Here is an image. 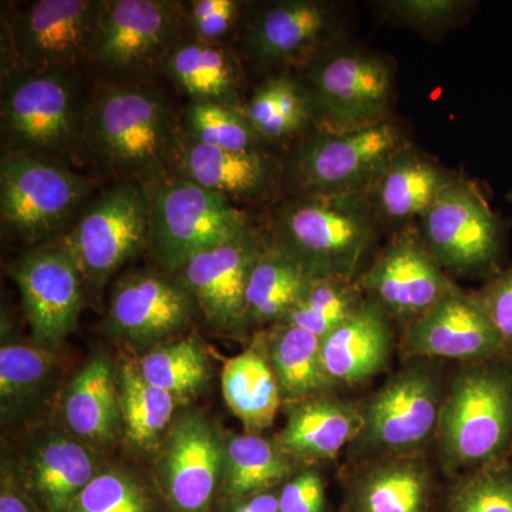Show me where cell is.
I'll return each instance as SVG.
<instances>
[{"label": "cell", "instance_id": "cell-46", "mask_svg": "<svg viewBox=\"0 0 512 512\" xmlns=\"http://www.w3.org/2000/svg\"><path fill=\"white\" fill-rule=\"evenodd\" d=\"M279 490L264 491L238 501L231 512H278Z\"/></svg>", "mask_w": 512, "mask_h": 512}, {"label": "cell", "instance_id": "cell-22", "mask_svg": "<svg viewBox=\"0 0 512 512\" xmlns=\"http://www.w3.org/2000/svg\"><path fill=\"white\" fill-rule=\"evenodd\" d=\"M171 174L235 204L271 194L282 180V167L264 150H222L192 140L181 131Z\"/></svg>", "mask_w": 512, "mask_h": 512}, {"label": "cell", "instance_id": "cell-12", "mask_svg": "<svg viewBox=\"0 0 512 512\" xmlns=\"http://www.w3.org/2000/svg\"><path fill=\"white\" fill-rule=\"evenodd\" d=\"M420 237L443 269L491 276L500 272L503 225L481 192L461 178L454 177L421 215Z\"/></svg>", "mask_w": 512, "mask_h": 512}, {"label": "cell", "instance_id": "cell-33", "mask_svg": "<svg viewBox=\"0 0 512 512\" xmlns=\"http://www.w3.org/2000/svg\"><path fill=\"white\" fill-rule=\"evenodd\" d=\"M309 279L301 266L269 244L249 278L245 326L281 323L298 303Z\"/></svg>", "mask_w": 512, "mask_h": 512}, {"label": "cell", "instance_id": "cell-47", "mask_svg": "<svg viewBox=\"0 0 512 512\" xmlns=\"http://www.w3.org/2000/svg\"><path fill=\"white\" fill-rule=\"evenodd\" d=\"M508 198H510V201L512 202V192L510 195H508Z\"/></svg>", "mask_w": 512, "mask_h": 512}, {"label": "cell", "instance_id": "cell-10", "mask_svg": "<svg viewBox=\"0 0 512 512\" xmlns=\"http://www.w3.org/2000/svg\"><path fill=\"white\" fill-rule=\"evenodd\" d=\"M305 66L313 117L326 130H350L387 120L393 72L382 56L328 47Z\"/></svg>", "mask_w": 512, "mask_h": 512}, {"label": "cell", "instance_id": "cell-4", "mask_svg": "<svg viewBox=\"0 0 512 512\" xmlns=\"http://www.w3.org/2000/svg\"><path fill=\"white\" fill-rule=\"evenodd\" d=\"M367 195L291 197L271 220V245L311 278L353 279L376 234Z\"/></svg>", "mask_w": 512, "mask_h": 512}, {"label": "cell", "instance_id": "cell-37", "mask_svg": "<svg viewBox=\"0 0 512 512\" xmlns=\"http://www.w3.org/2000/svg\"><path fill=\"white\" fill-rule=\"evenodd\" d=\"M363 289L353 279L311 278L298 303L281 323L325 338L365 302Z\"/></svg>", "mask_w": 512, "mask_h": 512}, {"label": "cell", "instance_id": "cell-13", "mask_svg": "<svg viewBox=\"0 0 512 512\" xmlns=\"http://www.w3.org/2000/svg\"><path fill=\"white\" fill-rule=\"evenodd\" d=\"M106 0H37L5 19L6 62L10 67L77 69L87 63L94 30Z\"/></svg>", "mask_w": 512, "mask_h": 512}, {"label": "cell", "instance_id": "cell-25", "mask_svg": "<svg viewBox=\"0 0 512 512\" xmlns=\"http://www.w3.org/2000/svg\"><path fill=\"white\" fill-rule=\"evenodd\" d=\"M362 429L360 404L335 393L320 394L289 406L288 419L275 441L295 463L311 467L338 456Z\"/></svg>", "mask_w": 512, "mask_h": 512}, {"label": "cell", "instance_id": "cell-32", "mask_svg": "<svg viewBox=\"0 0 512 512\" xmlns=\"http://www.w3.org/2000/svg\"><path fill=\"white\" fill-rule=\"evenodd\" d=\"M241 107L264 144L301 136L315 123L305 84L288 74H276L266 79Z\"/></svg>", "mask_w": 512, "mask_h": 512}, {"label": "cell", "instance_id": "cell-35", "mask_svg": "<svg viewBox=\"0 0 512 512\" xmlns=\"http://www.w3.org/2000/svg\"><path fill=\"white\" fill-rule=\"evenodd\" d=\"M52 350L6 343L0 349V410L3 421H18L40 400L55 370Z\"/></svg>", "mask_w": 512, "mask_h": 512}, {"label": "cell", "instance_id": "cell-44", "mask_svg": "<svg viewBox=\"0 0 512 512\" xmlns=\"http://www.w3.org/2000/svg\"><path fill=\"white\" fill-rule=\"evenodd\" d=\"M485 311L512 352V266L491 276L477 292Z\"/></svg>", "mask_w": 512, "mask_h": 512}, {"label": "cell", "instance_id": "cell-26", "mask_svg": "<svg viewBox=\"0 0 512 512\" xmlns=\"http://www.w3.org/2000/svg\"><path fill=\"white\" fill-rule=\"evenodd\" d=\"M67 431L87 446H113L123 433L117 370L107 356H94L70 380L62 404Z\"/></svg>", "mask_w": 512, "mask_h": 512}, {"label": "cell", "instance_id": "cell-11", "mask_svg": "<svg viewBox=\"0 0 512 512\" xmlns=\"http://www.w3.org/2000/svg\"><path fill=\"white\" fill-rule=\"evenodd\" d=\"M60 239L83 281L97 288L150 245V205L144 185L120 181L101 192Z\"/></svg>", "mask_w": 512, "mask_h": 512}, {"label": "cell", "instance_id": "cell-34", "mask_svg": "<svg viewBox=\"0 0 512 512\" xmlns=\"http://www.w3.org/2000/svg\"><path fill=\"white\" fill-rule=\"evenodd\" d=\"M117 383L124 437L138 450L157 448L173 424L177 399L148 383L137 362L124 363L117 370Z\"/></svg>", "mask_w": 512, "mask_h": 512}, {"label": "cell", "instance_id": "cell-7", "mask_svg": "<svg viewBox=\"0 0 512 512\" xmlns=\"http://www.w3.org/2000/svg\"><path fill=\"white\" fill-rule=\"evenodd\" d=\"M143 185L150 205L148 248L165 274L174 275L195 255L251 228L237 205L177 175Z\"/></svg>", "mask_w": 512, "mask_h": 512}, {"label": "cell", "instance_id": "cell-23", "mask_svg": "<svg viewBox=\"0 0 512 512\" xmlns=\"http://www.w3.org/2000/svg\"><path fill=\"white\" fill-rule=\"evenodd\" d=\"M94 448L69 431H40L23 456L22 473L47 512H72L77 497L100 471Z\"/></svg>", "mask_w": 512, "mask_h": 512}, {"label": "cell", "instance_id": "cell-1", "mask_svg": "<svg viewBox=\"0 0 512 512\" xmlns=\"http://www.w3.org/2000/svg\"><path fill=\"white\" fill-rule=\"evenodd\" d=\"M180 134L163 94L143 83H106L92 94L83 150L121 181L144 184L171 174Z\"/></svg>", "mask_w": 512, "mask_h": 512}, {"label": "cell", "instance_id": "cell-42", "mask_svg": "<svg viewBox=\"0 0 512 512\" xmlns=\"http://www.w3.org/2000/svg\"><path fill=\"white\" fill-rule=\"evenodd\" d=\"M470 2L461 0H394L382 3L387 15L417 30L446 29L463 18Z\"/></svg>", "mask_w": 512, "mask_h": 512}, {"label": "cell", "instance_id": "cell-36", "mask_svg": "<svg viewBox=\"0 0 512 512\" xmlns=\"http://www.w3.org/2000/svg\"><path fill=\"white\" fill-rule=\"evenodd\" d=\"M137 366L148 383L173 394L177 400L200 393L211 377L210 357L195 336L154 346Z\"/></svg>", "mask_w": 512, "mask_h": 512}, {"label": "cell", "instance_id": "cell-15", "mask_svg": "<svg viewBox=\"0 0 512 512\" xmlns=\"http://www.w3.org/2000/svg\"><path fill=\"white\" fill-rule=\"evenodd\" d=\"M340 29L338 8L318 0H278L249 8L242 30L247 55L262 66L305 64L332 46Z\"/></svg>", "mask_w": 512, "mask_h": 512}, {"label": "cell", "instance_id": "cell-38", "mask_svg": "<svg viewBox=\"0 0 512 512\" xmlns=\"http://www.w3.org/2000/svg\"><path fill=\"white\" fill-rule=\"evenodd\" d=\"M181 131L207 146L228 151L264 150V141L256 134L241 106L190 101L180 117Z\"/></svg>", "mask_w": 512, "mask_h": 512}, {"label": "cell", "instance_id": "cell-24", "mask_svg": "<svg viewBox=\"0 0 512 512\" xmlns=\"http://www.w3.org/2000/svg\"><path fill=\"white\" fill-rule=\"evenodd\" d=\"M390 320L366 298L342 325L320 339L323 367L336 390L369 382L389 367L394 349Z\"/></svg>", "mask_w": 512, "mask_h": 512}, {"label": "cell", "instance_id": "cell-43", "mask_svg": "<svg viewBox=\"0 0 512 512\" xmlns=\"http://www.w3.org/2000/svg\"><path fill=\"white\" fill-rule=\"evenodd\" d=\"M278 512H328L326 484L319 470L302 468L279 487Z\"/></svg>", "mask_w": 512, "mask_h": 512}, {"label": "cell", "instance_id": "cell-21", "mask_svg": "<svg viewBox=\"0 0 512 512\" xmlns=\"http://www.w3.org/2000/svg\"><path fill=\"white\" fill-rule=\"evenodd\" d=\"M359 463L348 473L342 512H437L439 488L426 453Z\"/></svg>", "mask_w": 512, "mask_h": 512}, {"label": "cell", "instance_id": "cell-20", "mask_svg": "<svg viewBox=\"0 0 512 512\" xmlns=\"http://www.w3.org/2000/svg\"><path fill=\"white\" fill-rule=\"evenodd\" d=\"M197 305L174 275L136 272L114 286L106 328L133 346H157L183 332Z\"/></svg>", "mask_w": 512, "mask_h": 512}, {"label": "cell", "instance_id": "cell-16", "mask_svg": "<svg viewBox=\"0 0 512 512\" xmlns=\"http://www.w3.org/2000/svg\"><path fill=\"white\" fill-rule=\"evenodd\" d=\"M402 350L407 359H447L460 363L512 359L511 350L478 293H466L460 288L406 326Z\"/></svg>", "mask_w": 512, "mask_h": 512}, {"label": "cell", "instance_id": "cell-9", "mask_svg": "<svg viewBox=\"0 0 512 512\" xmlns=\"http://www.w3.org/2000/svg\"><path fill=\"white\" fill-rule=\"evenodd\" d=\"M185 36L184 5L170 0H106L87 63L109 83H140L161 70Z\"/></svg>", "mask_w": 512, "mask_h": 512}, {"label": "cell", "instance_id": "cell-8", "mask_svg": "<svg viewBox=\"0 0 512 512\" xmlns=\"http://www.w3.org/2000/svg\"><path fill=\"white\" fill-rule=\"evenodd\" d=\"M92 181L69 167L32 154L3 151L0 215L3 227L26 242L49 244L79 218Z\"/></svg>", "mask_w": 512, "mask_h": 512}, {"label": "cell", "instance_id": "cell-6", "mask_svg": "<svg viewBox=\"0 0 512 512\" xmlns=\"http://www.w3.org/2000/svg\"><path fill=\"white\" fill-rule=\"evenodd\" d=\"M446 380L439 360L407 359L360 404L363 429L350 444L356 460L426 453L436 444Z\"/></svg>", "mask_w": 512, "mask_h": 512}, {"label": "cell", "instance_id": "cell-29", "mask_svg": "<svg viewBox=\"0 0 512 512\" xmlns=\"http://www.w3.org/2000/svg\"><path fill=\"white\" fill-rule=\"evenodd\" d=\"M264 353L271 363L282 403L295 404L320 394L336 393L326 375L320 338L288 323H278L266 335Z\"/></svg>", "mask_w": 512, "mask_h": 512}, {"label": "cell", "instance_id": "cell-40", "mask_svg": "<svg viewBox=\"0 0 512 512\" xmlns=\"http://www.w3.org/2000/svg\"><path fill=\"white\" fill-rule=\"evenodd\" d=\"M72 512H150L136 478L120 470H103L77 497Z\"/></svg>", "mask_w": 512, "mask_h": 512}, {"label": "cell", "instance_id": "cell-39", "mask_svg": "<svg viewBox=\"0 0 512 512\" xmlns=\"http://www.w3.org/2000/svg\"><path fill=\"white\" fill-rule=\"evenodd\" d=\"M437 512H512V458L451 478Z\"/></svg>", "mask_w": 512, "mask_h": 512}, {"label": "cell", "instance_id": "cell-2", "mask_svg": "<svg viewBox=\"0 0 512 512\" xmlns=\"http://www.w3.org/2000/svg\"><path fill=\"white\" fill-rule=\"evenodd\" d=\"M436 448L451 478L512 458V359L460 363L447 386Z\"/></svg>", "mask_w": 512, "mask_h": 512}, {"label": "cell", "instance_id": "cell-41", "mask_svg": "<svg viewBox=\"0 0 512 512\" xmlns=\"http://www.w3.org/2000/svg\"><path fill=\"white\" fill-rule=\"evenodd\" d=\"M183 5L185 35L220 45L237 28L247 6L238 0H194Z\"/></svg>", "mask_w": 512, "mask_h": 512}, {"label": "cell", "instance_id": "cell-27", "mask_svg": "<svg viewBox=\"0 0 512 512\" xmlns=\"http://www.w3.org/2000/svg\"><path fill=\"white\" fill-rule=\"evenodd\" d=\"M454 177L429 157L407 146L384 168L369 201L376 218L406 224L420 218Z\"/></svg>", "mask_w": 512, "mask_h": 512}, {"label": "cell", "instance_id": "cell-45", "mask_svg": "<svg viewBox=\"0 0 512 512\" xmlns=\"http://www.w3.org/2000/svg\"><path fill=\"white\" fill-rule=\"evenodd\" d=\"M0 512H35L28 498L20 490L18 481L3 468L2 491H0Z\"/></svg>", "mask_w": 512, "mask_h": 512}, {"label": "cell", "instance_id": "cell-3", "mask_svg": "<svg viewBox=\"0 0 512 512\" xmlns=\"http://www.w3.org/2000/svg\"><path fill=\"white\" fill-rule=\"evenodd\" d=\"M92 94L77 69L2 72V141L5 151L62 163L83 150Z\"/></svg>", "mask_w": 512, "mask_h": 512}, {"label": "cell", "instance_id": "cell-30", "mask_svg": "<svg viewBox=\"0 0 512 512\" xmlns=\"http://www.w3.org/2000/svg\"><path fill=\"white\" fill-rule=\"evenodd\" d=\"M221 386L225 402L247 433L261 434L274 424L282 397L264 350L251 348L231 357L222 370Z\"/></svg>", "mask_w": 512, "mask_h": 512}, {"label": "cell", "instance_id": "cell-5", "mask_svg": "<svg viewBox=\"0 0 512 512\" xmlns=\"http://www.w3.org/2000/svg\"><path fill=\"white\" fill-rule=\"evenodd\" d=\"M407 146L403 131L389 120L350 130L319 128L286 158L282 184L291 197L369 195Z\"/></svg>", "mask_w": 512, "mask_h": 512}, {"label": "cell", "instance_id": "cell-17", "mask_svg": "<svg viewBox=\"0 0 512 512\" xmlns=\"http://www.w3.org/2000/svg\"><path fill=\"white\" fill-rule=\"evenodd\" d=\"M359 284L390 319L406 325L457 288L420 235L410 231L394 238L380 252Z\"/></svg>", "mask_w": 512, "mask_h": 512}, {"label": "cell", "instance_id": "cell-31", "mask_svg": "<svg viewBox=\"0 0 512 512\" xmlns=\"http://www.w3.org/2000/svg\"><path fill=\"white\" fill-rule=\"evenodd\" d=\"M296 473L295 461L275 439L262 434H234L225 440L224 491L232 500L274 490Z\"/></svg>", "mask_w": 512, "mask_h": 512}, {"label": "cell", "instance_id": "cell-19", "mask_svg": "<svg viewBox=\"0 0 512 512\" xmlns=\"http://www.w3.org/2000/svg\"><path fill=\"white\" fill-rule=\"evenodd\" d=\"M158 476L180 512H205L224 476L225 440L198 412L175 417L160 444Z\"/></svg>", "mask_w": 512, "mask_h": 512}, {"label": "cell", "instance_id": "cell-28", "mask_svg": "<svg viewBox=\"0 0 512 512\" xmlns=\"http://www.w3.org/2000/svg\"><path fill=\"white\" fill-rule=\"evenodd\" d=\"M160 72L190 101L239 106L241 67L237 57L225 45L202 42L185 35L171 50Z\"/></svg>", "mask_w": 512, "mask_h": 512}, {"label": "cell", "instance_id": "cell-14", "mask_svg": "<svg viewBox=\"0 0 512 512\" xmlns=\"http://www.w3.org/2000/svg\"><path fill=\"white\" fill-rule=\"evenodd\" d=\"M35 345L52 349L76 326L83 305V276L62 239L20 256L12 269Z\"/></svg>", "mask_w": 512, "mask_h": 512}, {"label": "cell", "instance_id": "cell-18", "mask_svg": "<svg viewBox=\"0 0 512 512\" xmlns=\"http://www.w3.org/2000/svg\"><path fill=\"white\" fill-rule=\"evenodd\" d=\"M266 247L264 238L249 228L237 238L195 255L174 276L214 328H245L249 278Z\"/></svg>", "mask_w": 512, "mask_h": 512}]
</instances>
